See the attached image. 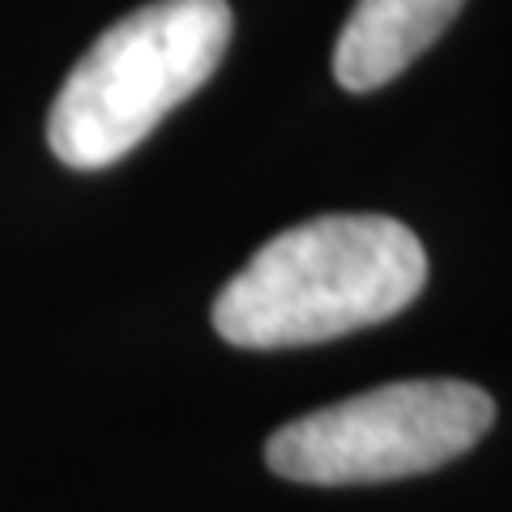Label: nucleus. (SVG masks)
I'll use <instances>...</instances> for the list:
<instances>
[{
    "label": "nucleus",
    "mask_w": 512,
    "mask_h": 512,
    "mask_svg": "<svg viewBox=\"0 0 512 512\" xmlns=\"http://www.w3.org/2000/svg\"><path fill=\"white\" fill-rule=\"evenodd\" d=\"M495 423L487 389L466 380H397L286 423L265 444L278 478L359 487L440 470L466 457Z\"/></svg>",
    "instance_id": "3"
},
{
    "label": "nucleus",
    "mask_w": 512,
    "mask_h": 512,
    "mask_svg": "<svg viewBox=\"0 0 512 512\" xmlns=\"http://www.w3.org/2000/svg\"><path fill=\"white\" fill-rule=\"evenodd\" d=\"M466 0H359L333 47V77L350 94L389 86L436 43Z\"/></svg>",
    "instance_id": "4"
},
{
    "label": "nucleus",
    "mask_w": 512,
    "mask_h": 512,
    "mask_svg": "<svg viewBox=\"0 0 512 512\" xmlns=\"http://www.w3.org/2000/svg\"><path fill=\"white\" fill-rule=\"evenodd\" d=\"M231 26L227 0H154L107 26L52 103V154L73 171H103L133 154L218 73Z\"/></svg>",
    "instance_id": "2"
},
{
    "label": "nucleus",
    "mask_w": 512,
    "mask_h": 512,
    "mask_svg": "<svg viewBox=\"0 0 512 512\" xmlns=\"http://www.w3.org/2000/svg\"><path fill=\"white\" fill-rule=\"evenodd\" d=\"M427 286V252L406 222L325 214L274 235L222 286L214 329L239 350H291L372 329Z\"/></svg>",
    "instance_id": "1"
}]
</instances>
